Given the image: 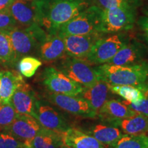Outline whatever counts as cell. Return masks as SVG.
Here are the masks:
<instances>
[{"mask_svg":"<svg viewBox=\"0 0 148 148\" xmlns=\"http://www.w3.org/2000/svg\"><path fill=\"white\" fill-rule=\"evenodd\" d=\"M10 12L15 21L22 25L29 27L38 23V15L34 1L14 0L10 8Z\"/></svg>","mask_w":148,"mask_h":148,"instance_id":"2e32d148","label":"cell"},{"mask_svg":"<svg viewBox=\"0 0 148 148\" xmlns=\"http://www.w3.org/2000/svg\"><path fill=\"white\" fill-rule=\"evenodd\" d=\"M60 71L84 88L91 87L100 80L95 68L86 61L68 56L61 63Z\"/></svg>","mask_w":148,"mask_h":148,"instance_id":"8992f818","label":"cell"},{"mask_svg":"<svg viewBox=\"0 0 148 148\" xmlns=\"http://www.w3.org/2000/svg\"><path fill=\"white\" fill-rule=\"evenodd\" d=\"M23 148H28V147H26V146H25V147H23Z\"/></svg>","mask_w":148,"mask_h":148,"instance_id":"74e56055","label":"cell"},{"mask_svg":"<svg viewBox=\"0 0 148 148\" xmlns=\"http://www.w3.org/2000/svg\"><path fill=\"white\" fill-rule=\"evenodd\" d=\"M144 13L145 14V16H148V5L144 9Z\"/></svg>","mask_w":148,"mask_h":148,"instance_id":"d590c367","label":"cell"},{"mask_svg":"<svg viewBox=\"0 0 148 148\" xmlns=\"http://www.w3.org/2000/svg\"><path fill=\"white\" fill-rule=\"evenodd\" d=\"M90 4L96 5L102 10L124 5L139 6L140 0H90Z\"/></svg>","mask_w":148,"mask_h":148,"instance_id":"f1b7e54d","label":"cell"},{"mask_svg":"<svg viewBox=\"0 0 148 148\" xmlns=\"http://www.w3.org/2000/svg\"><path fill=\"white\" fill-rule=\"evenodd\" d=\"M122 102L124 103L131 110L134 112L148 115V97L142 99L138 103H130L127 101H123Z\"/></svg>","mask_w":148,"mask_h":148,"instance_id":"1f68e13d","label":"cell"},{"mask_svg":"<svg viewBox=\"0 0 148 148\" xmlns=\"http://www.w3.org/2000/svg\"><path fill=\"white\" fill-rule=\"evenodd\" d=\"M110 86L106 82L99 80L95 85L88 88H84L79 96L84 98L97 113L108 99Z\"/></svg>","mask_w":148,"mask_h":148,"instance_id":"ac0fdd59","label":"cell"},{"mask_svg":"<svg viewBox=\"0 0 148 148\" xmlns=\"http://www.w3.org/2000/svg\"><path fill=\"white\" fill-rule=\"evenodd\" d=\"M23 143L14 137L8 130L0 132V148H23Z\"/></svg>","mask_w":148,"mask_h":148,"instance_id":"f546056e","label":"cell"},{"mask_svg":"<svg viewBox=\"0 0 148 148\" xmlns=\"http://www.w3.org/2000/svg\"><path fill=\"white\" fill-rule=\"evenodd\" d=\"M147 97H148V95H147Z\"/></svg>","mask_w":148,"mask_h":148,"instance_id":"ab89813d","label":"cell"},{"mask_svg":"<svg viewBox=\"0 0 148 148\" xmlns=\"http://www.w3.org/2000/svg\"><path fill=\"white\" fill-rule=\"evenodd\" d=\"M23 80L21 74L16 71H0V101L9 102L14 92Z\"/></svg>","mask_w":148,"mask_h":148,"instance_id":"ffe728a7","label":"cell"},{"mask_svg":"<svg viewBox=\"0 0 148 148\" xmlns=\"http://www.w3.org/2000/svg\"><path fill=\"white\" fill-rule=\"evenodd\" d=\"M16 62L8 31L0 29V62L12 65Z\"/></svg>","mask_w":148,"mask_h":148,"instance_id":"d4e9b609","label":"cell"},{"mask_svg":"<svg viewBox=\"0 0 148 148\" xmlns=\"http://www.w3.org/2000/svg\"><path fill=\"white\" fill-rule=\"evenodd\" d=\"M141 52L136 43L125 44L107 63L114 65H129L140 62Z\"/></svg>","mask_w":148,"mask_h":148,"instance_id":"603a6c76","label":"cell"},{"mask_svg":"<svg viewBox=\"0 0 148 148\" xmlns=\"http://www.w3.org/2000/svg\"><path fill=\"white\" fill-rule=\"evenodd\" d=\"M34 118L45 128L58 132H64L70 128L62 114L45 101L36 99Z\"/></svg>","mask_w":148,"mask_h":148,"instance_id":"8fae6325","label":"cell"},{"mask_svg":"<svg viewBox=\"0 0 148 148\" xmlns=\"http://www.w3.org/2000/svg\"><path fill=\"white\" fill-rule=\"evenodd\" d=\"M36 101L34 91L24 80L20 83L10 99L16 114H26L34 117Z\"/></svg>","mask_w":148,"mask_h":148,"instance_id":"4fadbf2b","label":"cell"},{"mask_svg":"<svg viewBox=\"0 0 148 148\" xmlns=\"http://www.w3.org/2000/svg\"><path fill=\"white\" fill-rule=\"evenodd\" d=\"M61 148H69V147H66L65 145H64L63 147H61Z\"/></svg>","mask_w":148,"mask_h":148,"instance_id":"8d00e7d4","label":"cell"},{"mask_svg":"<svg viewBox=\"0 0 148 148\" xmlns=\"http://www.w3.org/2000/svg\"><path fill=\"white\" fill-rule=\"evenodd\" d=\"M8 32L16 62L21 57L34 53L38 49L40 42L47 36L38 23L33 24L26 29L16 27Z\"/></svg>","mask_w":148,"mask_h":148,"instance_id":"277c9868","label":"cell"},{"mask_svg":"<svg viewBox=\"0 0 148 148\" xmlns=\"http://www.w3.org/2000/svg\"><path fill=\"white\" fill-rule=\"evenodd\" d=\"M41 65V61L29 56L23 57L18 62V68L20 73L26 77H32L36 70Z\"/></svg>","mask_w":148,"mask_h":148,"instance_id":"83f0119b","label":"cell"},{"mask_svg":"<svg viewBox=\"0 0 148 148\" xmlns=\"http://www.w3.org/2000/svg\"><path fill=\"white\" fill-rule=\"evenodd\" d=\"M103 10L94 5L79 12L69 21L58 27L56 34L66 35H85L101 32Z\"/></svg>","mask_w":148,"mask_h":148,"instance_id":"3957f363","label":"cell"},{"mask_svg":"<svg viewBox=\"0 0 148 148\" xmlns=\"http://www.w3.org/2000/svg\"><path fill=\"white\" fill-rule=\"evenodd\" d=\"M88 134L95 138L103 145L110 147L113 146L123 135L116 127L101 123L92 125Z\"/></svg>","mask_w":148,"mask_h":148,"instance_id":"7402d4cb","label":"cell"},{"mask_svg":"<svg viewBox=\"0 0 148 148\" xmlns=\"http://www.w3.org/2000/svg\"><path fill=\"white\" fill-rule=\"evenodd\" d=\"M16 114L10 101L4 102L0 101V132L8 130Z\"/></svg>","mask_w":148,"mask_h":148,"instance_id":"4316f807","label":"cell"},{"mask_svg":"<svg viewBox=\"0 0 148 148\" xmlns=\"http://www.w3.org/2000/svg\"><path fill=\"white\" fill-rule=\"evenodd\" d=\"M17 25V22L10 12H0V29L10 31Z\"/></svg>","mask_w":148,"mask_h":148,"instance_id":"4dcf8cb0","label":"cell"},{"mask_svg":"<svg viewBox=\"0 0 148 148\" xmlns=\"http://www.w3.org/2000/svg\"><path fill=\"white\" fill-rule=\"evenodd\" d=\"M112 148H148V136L123 134Z\"/></svg>","mask_w":148,"mask_h":148,"instance_id":"484cf974","label":"cell"},{"mask_svg":"<svg viewBox=\"0 0 148 148\" xmlns=\"http://www.w3.org/2000/svg\"><path fill=\"white\" fill-rule=\"evenodd\" d=\"M138 23L143 33V36L145 37L146 42L148 44V16H143L140 17L138 20Z\"/></svg>","mask_w":148,"mask_h":148,"instance_id":"d6a6232c","label":"cell"},{"mask_svg":"<svg viewBox=\"0 0 148 148\" xmlns=\"http://www.w3.org/2000/svg\"><path fill=\"white\" fill-rule=\"evenodd\" d=\"M47 98L56 106L74 115L87 118L97 116V113L88 101L79 95L73 96L51 92L47 95Z\"/></svg>","mask_w":148,"mask_h":148,"instance_id":"9c48e42d","label":"cell"},{"mask_svg":"<svg viewBox=\"0 0 148 148\" xmlns=\"http://www.w3.org/2000/svg\"><path fill=\"white\" fill-rule=\"evenodd\" d=\"M41 23L50 34H56L61 25L90 6V0H52L51 2L34 1Z\"/></svg>","mask_w":148,"mask_h":148,"instance_id":"6da1fadb","label":"cell"},{"mask_svg":"<svg viewBox=\"0 0 148 148\" xmlns=\"http://www.w3.org/2000/svg\"><path fill=\"white\" fill-rule=\"evenodd\" d=\"M125 44L126 41L119 34L100 38L92 47L85 61L88 64H92L107 63Z\"/></svg>","mask_w":148,"mask_h":148,"instance_id":"ba28073f","label":"cell"},{"mask_svg":"<svg viewBox=\"0 0 148 148\" xmlns=\"http://www.w3.org/2000/svg\"><path fill=\"white\" fill-rule=\"evenodd\" d=\"M100 80L110 86H139L148 78V63L140 62L129 65H114L105 63L95 68Z\"/></svg>","mask_w":148,"mask_h":148,"instance_id":"7a4b0ae2","label":"cell"},{"mask_svg":"<svg viewBox=\"0 0 148 148\" xmlns=\"http://www.w3.org/2000/svg\"><path fill=\"white\" fill-rule=\"evenodd\" d=\"M41 128L39 122L34 116L17 114L8 131L26 147H28Z\"/></svg>","mask_w":148,"mask_h":148,"instance_id":"7c38bea8","label":"cell"},{"mask_svg":"<svg viewBox=\"0 0 148 148\" xmlns=\"http://www.w3.org/2000/svg\"><path fill=\"white\" fill-rule=\"evenodd\" d=\"M14 0H0V12H10V8Z\"/></svg>","mask_w":148,"mask_h":148,"instance_id":"836d02e7","label":"cell"},{"mask_svg":"<svg viewBox=\"0 0 148 148\" xmlns=\"http://www.w3.org/2000/svg\"><path fill=\"white\" fill-rule=\"evenodd\" d=\"M137 7L134 5H124L103 10L101 32H119L132 28Z\"/></svg>","mask_w":148,"mask_h":148,"instance_id":"5b68a950","label":"cell"},{"mask_svg":"<svg viewBox=\"0 0 148 148\" xmlns=\"http://www.w3.org/2000/svg\"><path fill=\"white\" fill-rule=\"evenodd\" d=\"M61 134L64 145L69 148H105L95 138L78 129L70 127Z\"/></svg>","mask_w":148,"mask_h":148,"instance_id":"e0dca14e","label":"cell"},{"mask_svg":"<svg viewBox=\"0 0 148 148\" xmlns=\"http://www.w3.org/2000/svg\"><path fill=\"white\" fill-rule=\"evenodd\" d=\"M136 113L122 101L110 99L104 103L97 116L103 121L114 125L119 120L131 117Z\"/></svg>","mask_w":148,"mask_h":148,"instance_id":"5bb4252c","label":"cell"},{"mask_svg":"<svg viewBox=\"0 0 148 148\" xmlns=\"http://www.w3.org/2000/svg\"><path fill=\"white\" fill-rule=\"evenodd\" d=\"M138 86V87L140 88V89L145 94L146 96H147V95H148V78L147 80L145 81V82L144 83V84L139 85V86Z\"/></svg>","mask_w":148,"mask_h":148,"instance_id":"e575fe53","label":"cell"},{"mask_svg":"<svg viewBox=\"0 0 148 148\" xmlns=\"http://www.w3.org/2000/svg\"><path fill=\"white\" fill-rule=\"evenodd\" d=\"M25 1H32V0H25Z\"/></svg>","mask_w":148,"mask_h":148,"instance_id":"f35d334b","label":"cell"},{"mask_svg":"<svg viewBox=\"0 0 148 148\" xmlns=\"http://www.w3.org/2000/svg\"><path fill=\"white\" fill-rule=\"evenodd\" d=\"M40 58L46 62H52L62 58L65 54V47L62 36L58 34H49L38 47Z\"/></svg>","mask_w":148,"mask_h":148,"instance_id":"9a60e30c","label":"cell"},{"mask_svg":"<svg viewBox=\"0 0 148 148\" xmlns=\"http://www.w3.org/2000/svg\"><path fill=\"white\" fill-rule=\"evenodd\" d=\"M101 34L102 33L62 36L64 42L65 53L68 56L85 61L95 42L101 38Z\"/></svg>","mask_w":148,"mask_h":148,"instance_id":"30bf717a","label":"cell"},{"mask_svg":"<svg viewBox=\"0 0 148 148\" xmlns=\"http://www.w3.org/2000/svg\"><path fill=\"white\" fill-rule=\"evenodd\" d=\"M42 83L51 92L73 96L79 95L84 88L53 67L45 68L42 72Z\"/></svg>","mask_w":148,"mask_h":148,"instance_id":"52a82bcc","label":"cell"},{"mask_svg":"<svg viewBox=\"0 0 148 148\" xmlns=\"http://www.w3.org/2000/svg\"><path fill=\"white\" fill-rule=\"evenodd\" d=\"M110 89L114 93L121 96L125 101L138 103L140 100L147 98V96L138 86L132 85H114L110 86Z\"/></svg>","mask_w":148,"mask_h":148,"instance_id":"cb8c5ba5","label":"cell"},{"mask_svg":"<svg viewBox=\"0 0 148 148\" xmlns=\"http://www.w3.org/2000/svg\"><path fill=\"white\" fill-rule=\"evenodd\" d=\"M64 145L61 132L42 127L27 147L61 148Z\"/></svg>","mask_w":148,"mask_h":148,"instance_id":"d6986e66","label":"cell"},{"mask_svg":"<svg viewBox=\"0 0 148 148\" xmlns=\"http://www.w3.org/2000/svg\"><path fill=\"white\" fill-rule=\"evenodd\" d=\"M114 127H120L125 134L138 135L148 132V115L136 113L135 115L118 121Z\"/></svg>","mask_w":148,"mask_h":148,"instance_id":"44dd1931","label":"cell"}]
</instances>
